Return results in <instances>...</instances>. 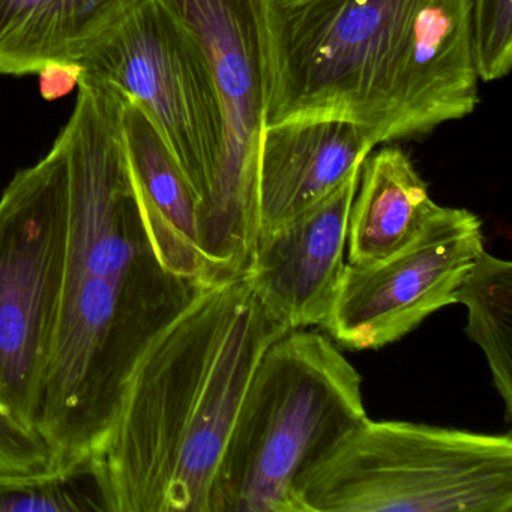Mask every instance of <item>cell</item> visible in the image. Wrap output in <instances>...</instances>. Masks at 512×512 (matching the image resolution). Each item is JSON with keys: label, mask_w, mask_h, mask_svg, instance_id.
I'll return each instance as SVG.
<instances>
[{"label": "cell", "mask_w": 512, "mask_h": 512, "mask_svg": "<svg viewBox=\"0 0 512 512\" xmlns=\"http://www.w3.org/2000/svg\"><path fill=\"white\" fill-rule=\"evenodd\" d=\"M77 86L61 131L70 175L67 259L35 424L67 478L88 476L140 359L202 286L169 271L152 247L119 92L85 76Z\"/></svg>", "instance_id": "cell-1"}, {"label": "cell", "mask_w": 512, "mask_h": 512, "mask_svg": "<svg viewBox=\"0 0 512 512\" xmlns=\"http://www.w3.org/2000/svg\"><path fill=\"white\" fill-rule=\"evenodd\" d=\"M290 331L247 274L202 284L140 359L115 428L89 467L104 511L209 512L251 377Z\"/></svg>", "instance_id": "cell-2"}, {"label": "cell", "mask_w": 512, "mask_h": 512, "mask_svg": "<svg viewBox=\"0 0 512 512\" xmlns=\"http://www.w3.org/2000/svg\"><path fill=\"white\" fill-rule=\"evenodd\" d=\"M422 0H262L263 128L337 118L409 139Z\"/></svg>", "instance_id": "cell-3"}, {"label": "cell", "mask_w": 512, "mask_h": 512, "mask_svg": "<svg viewBox=\"0 0 512 512\" xmlns=\"http://www.w3.org/2000/svg\"><path fill=\"white\" fill-rule=\"evenodd\" d=\"M367 419L361 374L338 347L320 332H287L251 377L209 512H298L299 476Z\"/></svg>", "instance_id": "cell-4"}, {"label": "cell", "mask_w": 512, "mask_h": 512, "mask_svg": "<svg viewBox=\"0 0 512 512\" xmlns=\"http://www.w3.org/2000/svg\"><path fill=\"white\" fill-rule=\"evenodd\" d=\"M298 512H509L512 436L367 421L295 485Z\"/></svg>", "instance_id": "cell-5"}, {"label": "cell", "mask_w": 512, "mask_h": 512, "mask_svg": "<svg viewBox=\"0 0 512 512\" xmlns=\"http://www.w3.org/2000/svg\"><path fill=\"white\" fill-rule=\"evenodd\" d=\"M70 175L62 134L0 197V406L37 424L67 259Z\"/></svg>", "instance_id": "cell-6"}, {"label": "cell", "mask_w": 512, "mask_h": 512, "mask_svg": "<svg viewBox=\"0 0 512 512\" xmlns=\"http://www.w3.org/2000/svg\"><path fill=\"white\" fill-rule=\"evenodd\" d=\"M79 76L112 86L148 113L197 199L211 206L224 121L202 44L166 0H142L80 62Z\"/></svg>", "instance_id": "cell-7"}, {"label": "cell", "mask_w": 512, "mask_h": 512, "mask_svg": "<svg viewBox=\"0 0 512 512\" xmlns=\"http://www.w3.org/2000/svg\"><path fill=\"white\" fill-rule=\"evenodd\" d=\"M208 58L224 121L214 199L199 223L211 283L247 274L259 238V142L263 128L262 0H166Z\"/></svg>", "instance_id": "cell-8"}, {"label": "cell", "mask_w": 512, "mask_h": 512, "mask_svg": "<svg viewBox=\"0 0 512 512\" xmlns=\"http://www.w3.org/2000/svg\"><path fill=\"white\" fill-rule=\"evenodd\" d=\"M484 251L478 215L439 206L397 253L370 265L347 263L323 329L352 352L395 343L454 304L455 290Z\"/></svg>", "instance_id": "cell-9"}, {"label": "cell", "mask_w": 512, "mask_h": 512, "mask_svg": "<svg viewBox=\"0 0 512 512\" xmlns=\"http://www.w3.org/2000/svg\"><path fill=\"white\" fill-rule=\"evenodd\" d=\"M361 167L320 202L257 239L247 271L251 286L292 331L322 326L334 304Z\"/></svg>", "instance_id": "cell-10"}, {"label": "cell", "mask_w": 512, "mask_h": 512, "mask_svg": "<svg viewBox=\"0 0 512 512\" xmlns=\"http://www.w3.org/2000/svg\"><path fill=\"white\" fill-rule=\"evenodd\" d=\"M376 146L373 131L344 119H295L262 128L259 236L332 193Z\"/></svg>", "instance_id": "cell-11"}, {"label": "cell", "mask_w": 512, "mask_h": 512, "mask_svg": "<svg viewBox=\"0 0 512 512\" xmlns=\"http://www.w3.org/2000/svg\"><path fill=\"white\" fill-rule=\"evenodd\" d=\"M119 98L122 136L152 247L169 271L209 284L200 253L196 196L148 113L134 98L122 92Z\"/></svg>", "instance_id": "cell-12"}, {"label": "cell", "mask_w": 512, "mask_h": 512, "mask_svg": "<svg viewBox=\"0 0 512 512\" xmlns=\"http://www.w3.org/2000/svg\"><path fill=\"white\" fill-rule=\"evenodd\" d=\"M142 0H0V74L80 67Z\"/></svg>", "instance_id": "cell-13"}, {"label": "cell", "mask_w": 512, "mask_h": 512, "mask_svg": "<svg viewBox=\"0 0 512 512\" xmlns=\"http://www.w3.org/2000/svg\"><path fill=\"white\" fill-rule=\"evenodd\" d=\"M439 208L409 155L388 146L368 155L347 227L349 265H370L406 247Z\"/></svg>", "instance_id": "cell-14"}, {"label": "cell", "mask_w": 512, "mask_h": 512, "mask_svg": "<svg viewBox=\"0 0 512 512\" xmlns=\"http://www.w3.org/2000/svg\"><path fill=\"white\" fill-rule=\"evenodd\" d=\"M469 310L466 332L484 352L493 382L512 419V265L482 253L454 293Z\"/></svg>", "instance_id": "cell-15"}, {"label": "cell", "mask_w": 512, "mask_h": 512, "mask_svg": "<svg viewBox=\"0 0 512 512\" xmlns=\"http://www.w3.org/2000/svg\"><path fill=\"white\" fill-rule=\"evenodd\" d=\"M473 56L479 82L508 76L512 65V0H470Z\"/></svg>", "instance_id": "cell-16"}, {"label": "cell", "mask_w": 512, "mask_h": 512, "mask_svg": "<svg viewBox=\"0 0 512 512\" xmlns=\"http://www.w3.org/2000/svg\"><path fill=\"white\" fill-rule=\"evenodd\" d=\"M67 476L19 479L0 476V512L104 511L97 497L83 493Z\"/></svg>", "instance_id": "cell-17"}, {"label": "cell", "mask_w": 512, "mask_h": 512, "mask_svg": "<svg viewBox=\"0 0 512 512\" xmlns=\"http://www.w3.org/2000/svg\"><path fill=\"white\" fill-rule=\"evenodd\" d=\"M0 476L19 479L62 476L53 452L37 428L23 424L0 406Z\"/></svg>", "instance_id": "cell-18"}]
</instances>
